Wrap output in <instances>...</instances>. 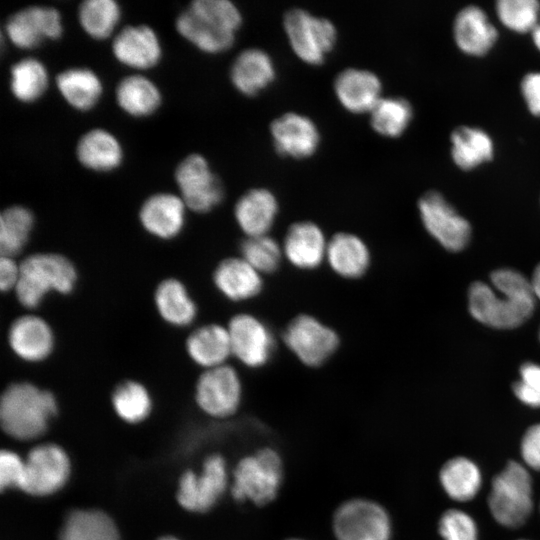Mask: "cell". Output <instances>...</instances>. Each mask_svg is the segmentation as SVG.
Returning <instances> with one entry per match:
<instances>
[{"mask_svg": "<svg viewBox=\"0 0 540 540\" xmlns=\"http://www.w3.org/2000/svg\"><path fill=\"white\" fill-rule=\"evenodd\" d=\"M121 17V6L114 0H85L77 11L81 29L94 40H105L115 35Z\"/></svg>", "mask_w": 540, "mask_h": 540, "instance_id": "cell-38", "label": "cell"}, {"mask_svg": "<svg viewBox=\"0 0 540 540\" xmlns=\"http://www.w3.org/2000/svg\"><path fill=\"white\" fill-rule=\"evenodd\" d=\"M495 11L500 23L516 33H531L540 20L537 0H499Z\"/></svg>", "mask_w": 540, "mask_h": 540, "instance_id": "cell-42", "label": "cell"}, {"mask_svg": "<svg viewBox=\"0 0 540 540\" xmlns=\"http://www.w3.org/2000/svg\"><path fill=\"white\" fill-rule=\"evenodd\" d=\"M212 281L217 291L233 302L250 300L263 288L262 274L241 256L221 260L213 271Z\"/></svg>", "mask_w": 540, "mask_h": 540, "instance_id": "cell-24", "label": "cell"}, {"mask_svg": "<svg viewBox=\"0 0 540 540\" xmlns=\"http://www.w3.org/2000/svg\"><path fill=\"white\" fill-rule=\"evenodd\" d=\"M58 410L54 394L29 381H16L3 391L0 421L13 438L30 440L41 436Z\"/></svg>", "mask_w": 540, "mask_h": 540, "instance_id": "cell-3", "label": "cell"}, {"mask_svg": "<svg viewBox=\"0 0 540 540\" xmlns=\"http://www.w3.org/2000/svg\"><path fill=\"white\" fill-rule=\"evenodd\" d=\"M77 283L78 271L71 259L57 252H37L20 261V278L13 292L17 302L32 311L51 293L70 295Z\"/></svg>", "mask_w": 540, "mask_h": 540, "instance_id": "cell-4", "label": "cell"}, {"mask_svg": "<svg viewBox=\"0 0 540 540\" xmlns=\"http://www.w3.org/2000/svg\"><path fill=\"white\" fill-rule=\"evenodd\" d=\"M229 485L227 463L220 454L209 455L200 474L186 471L179 482L178 502L192 512H207L223 496Z\"/></svg>", "mask_w": 540, "mask_h": 540, "instance_id": "cell-13", "label": "cell"}, {"mask_svg": "<svg viewBox=\"0 0 540 540\" xmlns=\"http://www.w3.org/2000/svg\"><path fill=\"white\" fill-rule=\"evenodd\" d=\"M187 210L179 195L156 192L145 198L140 205L138 220L150 236L169 241L177 238L184 230Z\"/></svg>", "mask_w": 540, "mask_h": 540, "instance_id": "cell-19", "label": "cell"}, {"mask_svg": "<svg viewBox=\"0 0 540 540\" xmlns=\"http://www.w3.org/2000/svg\"><path fill=\"white\" fill-rule=\"evenodd\" d=\"M539 508H540V506H539Z\"/></svg>", "mask_w": 540, "mask_h": 540, "instance_id": "cell-55", "label": "cell"}, {"mask_svg": "<svg viewBox=\"0 0 540 540\" xmlns=\"http://www.w3.org/2000/svg\"><path fill=\"white\" fill-rule=\"evenodd\" d=\"M4 32L15 47L22 50L35 49L45 41H56L62 37V16L55 7L28 6L8 17Z\"/></svg>", "mask_w": 540, "mask_h": 540, "instance_id": "cell-15", "label": "cell"}, {"mask_svg": "<svg viewBox=\"0 0 540 540\" xmlns=\"http://www.w3.org/2000/svg\"><path fill=\"white\" fill-rule=\"evenodd\" d=\"M438 532L443 540H478L479 536L474 518L458 508L443 512L438 521Z\"/></svg>", "mask_w": 540, "mask_h": 540, "instance_id": "cell-43", "label": "cell"}, {"mask_svg": "<svg viewBox=\"0 0 540 540\" xmlns=\"http://www.w3.org/2000/svg\"><path fill=\"white\" fill-rule=\"evenodd\" d=\"M284 474L280 452L272 446L260 447L237 461L231 476V495L240 504L265 507L279 496Z\"/></svg>", "mask_w": 540, "mask_h": 540, "instance_id": "cell-5", "label": "cell"}, {"mask_svg": "<svg viewBox=\"0 0 540 540\" xmlns=\"http://www.w3.org/2000/svg\"><path fill=\"white\" fill-rule=\"evenodd\" d=\"M240 254L262 275L275 272L284 257L282 245L268 234L246 237L240 244Z\"/></svg>", "mask_w": 540, "mask_h": 540, "instance_id": "cell-41", "label": "cell"}, {"mask_svg": "<svg viewBox=\"0 0 540 540\" xmlns=\"http://www.w3.org/2000/svg\"><path fill=\"white\" fill-rule=\"evenodd\" d=\"M111 51L118 63L136 71L154 68L163 56L158 34L146 24L128 25L118 31L113 37Z\"/></svg>", "mask_w": 540, "mask_h": 540, "instance_id": "cell-18", "label": "cell"}, {"mask_svg": "<svg viewBox=\"0 0 540 540\" xmlns=\"http://www.w3.org/2000/svg\"><path fill=\"white\" fill-rule=\"evenodd\" d=\"M327 246L328 240L320 226L312 221H299L288 228L282 250L294 267L313 270L326 260Z\"/></svg>", "mask_w": 540, "mask_h": 540, "instance_id": "cell-21", "label": "cell"}, {"mask_svg": "<svg viewBox=\"0 0 540 540\" xmlns=\"http://www.w3.org/2000/svg\"><path fill=\"white\" fill-rule=\"evenodd\" d=\"M20 278V262L10 256L0 259V288L2 292L14 291Z\"/></svg>", "mask_w": 540, "mask_h": 540, "instance_id": "cell-48", "label": "cell"}, {"mask_svg": "<svg viewBox=\"0 0 540 540\" xmlns=\"http://www.w3.org/2000/svg\"><path fill=\"white\" fill-rule=\"evenodd\" d=\"M25 477V462L20 457L8 450H3L0 455V486L6 488L17 487L22 489Z\"/></svg>", "mask_w": 540, "mask_h": 540, "instance_id": "cell-45", "label": "cell"}, {"mask_svg": "<svg viewBox=\"0 0 540 540\" xmlns=\"http://www.w3.org/2000/svg\"><path fill=\"white\" fill-rule=\"evenodd\" d=\"M7 343L16 358L37 364L52 355L56 338L52 326L45 318L35 313H26L10 323Z\"/></svg>", "mask_w": 540, "mask_h": 540, "instance_id": "cell-16", "label": "cell"}, {"mask_svg": "<svg viewBox=\"0 0 540 540\" xmlns=\"http://www.w3.org/2000/svg\"><path fill=\"white\" fill-rule=\"evenodd\" d=\"M522 463L529 469L540 472V423L528 427L520 443Z\"/></svg>", "mask_w": 540, "mask_h": 540, "instance_id": "cell-46", "label": "cell"}, {"mask_svg": "<svg viewBox=\"0 0 540 540\" xmlns=\"http://www.w3.org/2000/svg\"><path fill=\"white\" fill-rule=\"evenodd\" d=\"M284 540H307L305 538H302V537H296V536H293V537H288Z\"/></svg>", "mask_w": 540, "mask_h": 540, "instance_id": "cell-51", "label": "cell"}, {"mask_svg": "<svg viewBox=\"0 0 540 540\" xmlns=\"http://www.w3.org/2000/svg\"><path fill=\"white\" fill-rule=\"evenodd\" d=\"M35 226V216L24 205L14 204L0 214L1 256L16 258L27 246Z\"/></svg>", "mask_w": 540, "mask_h": 540, "instance_id": "cell-36", "label": "cell"}, {"mask_svg": "<svg viewBox=\"0 0 540 540\" xmlns=\"http://www.w3.org/2000/svg\"><path fill=\"white\" fill-rule=\"evenodd\" d=\"M530 34H531V38H532V42L534 46L536 47L538 51H540V20Z\"/></svg>", "mask_w": 540, "mask_h": 540, "instance_id": "cell-50", "label": "cell"}, {"mask_svg": "<svg viewBox=\"0 0 540 540\" xmlns=\"http://www.w3.org/2000/svg\"><path fill=\"white\" fill-rule=\"evenodd\" d=\"M520 91L529 112L540 117V72L527 73L521 80Z\"/></svg>", "mask_w": 540, "mask_h": 540, "instance_id": "cell-47", "label": "cell"}, {"mask_svg": "<svg viewBox=\"0 0 540 540\" xmlns=\"http://www.w3.org/2000/svg\"><path fill=\"white\" fill-rule=\"evenodd\" d=\"M418 211L426 231L446 250H464L472 235L469 221L438 191L425 192L418 201Z\"/></svg>", "mask_w": 540, "mask_h": 540, "instance_id": "cell-11", "label": "cell"}, {"mask_svg": "<svg viewBox=\"0 0 540 540\" xmlns=\"http://www.w3.org/2000/svg\"><path fill=\"white\" fill-rule=\"evenodd\" d=\"M118 107L133 118H145L158 111L162 93L157 84L143 74H130L118 82L115 89Z\"/></svg>", "mask_w": 540, "mask_h": 540, "instance_id": "cell-32", "label": "cell"}, {"mask_svg": "<svg viewBox=\"0 0 540 540\" xmlns=\"http://www.w3.org/2000/svg\"><path fill=\"white\" fill-rule=\"evenodd\" d=\"M69 460L57 445L43 444L30 451L25 461L22 490L32 495H48L59 490L67 481Z\"/></svg>", "mask_w": 540, "mask_h": 540, "instance_id": "cell-17", "label": "cell"}, {"mask_svg": "<svg viewBox=\"0 0 540 540\" xmlns=\"http://www.w3.org/2000/svg\"><path fill=\"white\" fill-rule=\"evenodd\" d=\"M270 132L277 152L292 158L311 156L320 142L314 121L297 112H287L274 119Z\"/></svg>", "mask_w": 540, "mask_h": 540, "instance_id": "cell-20", "label": "cell"}, {"mask_svg": "<svg viewBox=\"0 0 540 540\" xmlns=\"http://www.w3.org/2000/svg\"><path fill=\"white\" fill-rule=\"evenodd\" d=\"M56 86L63 100L74 110H92L103 95V83L99 75L88 67H70L56 76Z\"/></svg>", "mask_w": 540, "mask_h": 540, "instance_id": "cell-31", "label": "cell"}, {"mask_svg": "<svg viewBox=\"0 0 540 540\" xmlns=\"http://www.w3.org/2000/svg\"><path fill=\"white\" fill-rule=\"evenodd\" d=\"M487 501L499 525L518 528L525 524L534 508L530 470L521 462L508 461L492 479Z\"/></svg>", "mask_w": 540, "mask_h": 540, "instance_id": "cell-6", "label": "cell"}, {"mask_svg": "<svg viewBox=\"0 0 540 540\" xmlns=\"http://www.w3.org/2000/svg\"><path fill=\"white\" fill-rule=\"evenodd\" d=\"M185 351L203 370L227 364L232 356L227 326L209 323L193 329L185 340Z\"/></svg>", "mask_w": 540, "mask_h": 540, "instance_id": "cell-27", "label": "cell"}, {"mask_svg": "<svg viewBox=\"0 0 540 540\" xmlns=\"http://www.w3.org/2000/svg\"><path fill=\"white\" fill-rule=\"evenodd\" d=\"M520 378L512 385L516 398L531 408H540V365L525 362L519 368Z\"/></svg>", "mask_w": 540, "mask_h": 540, "instance_id": "cell-44", "label": "cell"}, {"mask_svg": "<svg viewBox=\"0 0 540 540\" xmlns=\"http://www.w3.org/2000/svg\"><path fill=\"white\" fill-rule=\"evenodd\" d=\"M490 284L474 281L467 292L470 315L481 324L501 330L515 329L530 319L536 308L530 280L520 271L502 267L490 273Z\"/></svg>", "mask_w": 540, "mask_h": 540, "instance_id": "cell-1", "label": "cell"}, {"mask_svg": "<svg viewBox=\"0 0 540 540\" xmlns=\"http://www.w3.org/2000/svg\"><path fill=\"white\" fill-rule=\"evenodd\" d=\"M195 401L208 416L225 419L240 408L243 396L241 378L234 367L224 364L203 370L195 383Z\"/></svg>", "mask_w": 540, "mask_h": 540, "instance_id": "cell-12", "label": "cell"}, {"mask_svg": "<svg viewBox=\"0 0 540 540\" xmlns=\"http://www.w3.org/2000/svg\"><path fill=\"white\" fill-rule=\"evenodd\" d=\"M174 180L179 196L190 211L205 214L223 201V184L208 160L199 153H191L177 164Z\"/></svg>", "mask_w": 540, "mask_h": 540, "instance_id": "cell-9", "label": "cell"}, {"mask_svg": "<svg viewBox=\"0 0 540 540\" xmlns=\"http://www.w3.org/2000/svg\"><path fill=\"white\" fill-rule=\"evenodd\" d=\"M326 260L340 277L357 279L367 272L371 254L362 238L353 233L340 232L328 240Z\"/></svg>", "mask_w": 540, "mask_h": 540, "instance_id": "cell-30", "label": "cell"}, {"mask_svg": "<svg viewBox=\"0 0 540 540\" xmlns=\"http://www.w3.org/2000/svg\"><path fill=\"white\" fill-rule=\"evenodd\" d=\"M450 154L454 164L464 170H473L494 157V142L481 128L462 125L450 134Z\"/></svg>", "mask_w": 540, "mask_h": 540, "instance_id": "cell-33", "label": "cell"}, {"mask_svg": "<svg viewBox=\"0 0 540 540\" xmlns=\"http://www.w3.org/2000/svg\"><path fill=\"white\" fill-rule=\"evenodd\" d=\"M283 25L294 53L308 64H321L335 46L337 30L334 24L305 9L288 10Z\"/></svg>", "mask_w": 540, "mask_h": 540, "instance_id": "cell-8", "label": "cell"}, {"mask_svg": "<svg viewBox=\"0 0 540 540\" xmlns=\"http://www.w3.org/2000/svg\"><path fill=\"white\" fill-rule=\"evenodd\" d=\"M232 356L248 368L266 365L275 351L276 341L270 327L257 316L239 313L227 324Z\"/></svg>", "mask_w": 540, "mask_h": 540, "instance_id": "cell-14", "label": "cell"}, {"mask_svg": "<svg viewBox=\"0 0 540 540\" xmlns=\"http://www.w3.org/2000/svg\"><path fill=\"white\" fill-rule=\"evenodd\" d=\"M275 65L270 55L260 48H247L234 59L230 80L242 94L252 96L267 88L274 80Z\"/></svg>", "mask_w": 540, "mask_h": 540, "instance_id": "cell-29", "label": "cell"}, {"mask_svg": "<svg viewBox=\"0 0 540 540\" xmlns=\"http://www.w3.org/2000/svg\"><path fill=\"white\" fill-rule=\"evenodd\" d=\"M529 280L536 300L540 301V262L535 266Z\"/></svg>", "mask_w": 540, "mask_h": 540, "instance_id": "cell-49", "label": "cell"}, {"mask_svg": "<svg viewBox=\"0 0 540 540\" xmlns=\"http://www.w3.org/2000/svg\"><path fill=\"white\" fill-rule=\"evenodd\" d=\"M111 402L116 414L132 424L146 419L152 410V398L148 389L134 379H126L117 384Z\"/></svg>", "mask_w": 540, "mask_h": 540, "instance_id": "cell-39", "label": "cell"}, {"mask_svg": "<svg viewBox=\"0 0 540 540\" xmlns=\"http://www.w3.org/2000/svg\"><path fill=\"white\" fill-rule=\"evenodd\" d=\"M60 540H120L113 520L98 510H75L68 514Z\"/></svg>", "mask_w": 540, "mask_h": 540, "instance_id": "cell-37", "label": "cell"}, {"mask_svg": "<svg viewBox=\"0 0 540 540\" xmlns=\"http://www.w3.org/2000/svg\"><path fill=\"white\" fill-rule=\"evenodd\" d=\"M518 540H529V539H518Z\"/></svg>", "mask_w": 540, "mask_h": 540, "instance_id": "cell-54", "label": "cell"}, {"mask_svg": "<svg viewBox=\"0 0 540 540\" xmlns=\"http://www.w3.org/2000/svg\"><path fill=\"white\" fill-rule=\"evenodd\" d=\"M153 302L159 317L175 328L190 326L198 315L197 304L187 286L176 277H167L157 284Z\"/></svg>", "mask_w": 540, "mask_h": 540, "instance_id": "cell-28", "label": "cell"}, {"mask_svg": "<svg viewBox=\"0 0 540 540\" xmlns=\"http://www.w3.org/2000/svg\"><path fill=\"white\" fill-rule=\"evenodd\" d=\"M369 113L372 128L382 136L393 138L408 128L413 109L402 97H381Z\"/></svg>", "mask_w": 540, "mask_h": 540, "instance_id": "cell-40", "label": "cell"}, {"mask_svg": "<svg viewBox=\"0 0 540 540\" xmlns=\"http://www.w3.org/2000/svg\"><path fill=\"white\" fill-rule=\"evenodd\" d=\"M330 527L335 540H392L394 531L386 507L364 496L340 502L332 513Z\"/></svg>", "mask_w": 540, "mask_h": 540, "instance_id": "cell-7", "label": "cell"}, {"mask_svg": "<svg viewBox=\"0 0 540 540\" xmlns=\"http://www.w3.org/2000/svg\"><path fill=\"white\" fill-rule=\"evenodd\" d=\"M381 90L379 77L366 69L346 68L334 81L338 101L352 113L370 112L381 99Z\"/></svg>", "mask_w": 540, "mask_h": 540, "instance_id": "cell-25", "label": "cell"}, {"mask_svg": "<svg viewBox=\"0 0 540 540\" xmlns=\"http://www.w3.org/2000/svg\"><path fill=\"white\" fill-rule=\"evenodd\" d=\"M279 205L266 188H253L240 196L234 206V218L246 237L267 235L273 227Z\"/></svg>", "mask_w": 540, "mask_h": 540, "instance_id": "cell-26", "label": "cell"}, {"mask_svg": "<svg viewBox=\"0 0 540 540\" xmlns=\"http://www.w3.org/2000/svg\"><path fill=\"white\" fill-rule=\"evenodd\" d=\"M242 23L239 8L229 0H194L175 21L177 33L202 52L228 50Z\"/></svg>", "mask_w": 540, "mask_h": 540, "instance_id": "cell-2", "label": "cell"}, {"mask_svg": "<svg viewBox=\"0 0 540 540\" xmlns=\"http://www.w3.org/2000/svg\"><path fill=\"white\" fill-rule=\"evenodd\" d=\"M538 338H539V341H540V326H539V330H538Z\"/></svg>", "mask_w": 540, "mask_h": 540, "instance_id": "cell-53", "label": "cell"}, {"mask_svg": "<svg viewBox=\"0 0 540 540\" xmlns=\"http://www.w3.org/2000/svg\"><path fill=\"white\" fill-rule=\"evenodd\" d=\"M75 155L81 166L98 173L112 172L124 160L120 140L111 131L100 127L92 128L80 136Z\"/></svg>", "mask_w": 540, "mask_h": 540, "instance_id": "cell-23", "label": "cell"}, {"mask_svg": "<svg viewBox=\"0 0 540 540\" xmlns=\"http://www.w3.org/2000/svg\"><path fill=\"white\" fill-rule=\"evenodd\" d=\"M453 37L464 54L481 57L494 47L498 31L481 7L468 5L455 16Z\"/></svg>", "mask_w": 540, "mask_h": 540, "instance_id": "cell-22", "label": "cell"}, {"mask_svg": "<svg viewBox=\"0 0 540 540\" xmlns=\"http://www.w3.org/2000/svg\"><path fill=\"white\" fill-rule=\"evenodd\" d=\"M8 84L10 93L16 101L32 104L46 93L49 73L42 61L26 57L12 64Z\"/></svg>", "mask_w": 540, "mask_h": 540, "instance_id": "cell-35", "label": "cell"}, {"mask_svg": "<svg viewBox=\"0 0 540 540\" xmlns=\"http://www.w3.org/2000/svg\"><path fill=\"white\" fill-rule=\"evenodd\" d=\"M283 341L308 367H319L337 351L340 340L334 329L309 314L294 317L283 332Z\"/></svg>", "mask_w": 540, "mask_h": 540, "instance_id": "cell-10", "label": "cell"}, {"mask_svg": "<svg viewBox=\"0 0 540 540\" xmlns=\"http://www.w3.org/2000/svg\"><path fill=\"white\" fill-rule=\"evenodd\" d=\"M160 540H178V539H176L174 537H171V536H167V537L161 538Z\"/></svg>", "mask_w": 540, "mask_h": 540, "instance_id": "cell-52", "label": "cell"}, {"mask_svg": "<svg viewBox=\"0 0 540 540\" xmlns=\"http://www.w3.org/2000/svg\"><path fill=\"white\" fill-rule=\"evenodd\" d=\"M439 482L446 495L456 502L473 500L483 484L481 469L472 459L455 456L439 471Z\"/></svg>", "mask_w": 540, "mask_h": 540, "instance_id": "cell-34", "label": "cell"}]
</instances>
